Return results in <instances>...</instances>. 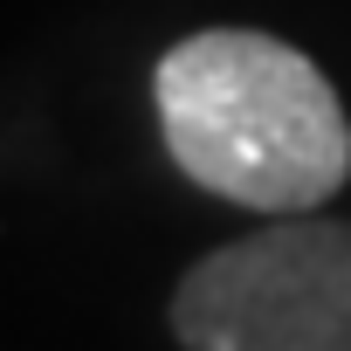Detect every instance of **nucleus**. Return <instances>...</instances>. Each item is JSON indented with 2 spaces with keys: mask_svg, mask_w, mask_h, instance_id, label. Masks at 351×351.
Segmentation results:
<instances>
[{
  "mask_svg": "<svg viewBox=\"0 0 351 351\" xmlns=\"http://www.w3.org/2000/svg\"><path fill=\"white\" fill-rule=\"evenodd\" d=\"M172 165L228 207L310 214L351 180V117L330 76L282 35L200 28L152 69Z\"/></svg>",
  "mask_w": 351,
  "mask_h": 351,
  "instance_id": "f257e3e1",
  "label": "nucleus"
},
{
  "mask_svg": "<svg viewBox=\"0 0 351 351\" xmlns=\"http://www.w3.org/2000/svg\"><path fill=\"white\" fill-rule=\"evenodd\" d=\"M165 317L186 351H351V221L269 214L200 255Z\"/></svg>",
  "mask_w": 351,
  "mask_h": 351,
  "instance_id": "f03ea898",
  "label": "nucleus"
}]
</instances>
